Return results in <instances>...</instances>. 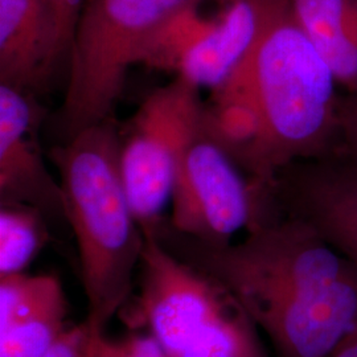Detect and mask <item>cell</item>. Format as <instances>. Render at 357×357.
<instances>
[{"label": "cell", "instance_id": "cell-19", "mask_svg": "<svg viewBox=\"0 0 357 357\" xmlns=\"http://www.w3.org/2000/svg\"><path fill=\"white\" fill-rule=\"evenodd\" d=\"M59 26L65 50L69 53L77 20L85 0H45Z\"/></svg>", "mask_w": 357, "mask_h": 357}, {"label": "cell", "instance_id": "cell-15", "mask_svg": "<svg viewBox=\"0 0 357 357\" xmlns=\"http://www.w3.org/2000/svg\"><path fill=\"white\" fill-rule=\"evenodd\" d=\"M178 357H266L257 327L238 303L213 321Z\"/></svg>", "mask_w": 357, "mask_h": 357}, {"label": "cell", "instance_id": "cell-4", "mask_svg": "<svg viewBox=\"0 0 357 357\" xmlns=\"http://www.w3.org/2000/svg\"><path fill=\"white\" fill-rule=\"evenodd\" d=\"M204 0H85L68 53L59 128L65 141L112 118L128 68L178 13Z\"/></svg>", "mask_w": 357, "mask_h": 357}, {"label": "cell", "instance_id": "cell-16", "mask_svg": "<svg viewBox=\"0 0 357 357\" xmlns=\"http://www.w3.org/2000/svg\"><path fill=\"white\" fill-rule=\"evenodd\" d=\"M96 357H169L165 348L150 333L132 332L122 339H109L100 333Z\"/></svg>", "mask_w": 357, "mask_h": 357}, {"label": "cell", "instance_id": "cell-6", "mask_svg": "<svg viewBox=\"0 0 357 357\" xmlns=\"http://www.w3.org/2000/svg\"><path fill=\"white\" fill-rule=\"evenodd\" d=\"M171 203L168 225L211 246H227L237 231L278 217L273 190L243 172L204 118L180 160Z\"/></svg>", "mask_w": 357, "mask_h": 357}, {"label": "cell", "instance_id": "cell-10", "mask_svg": "<svg viewBox=\"0 0 357 357\" xmlns=\"http://www.w3.org/2000/svg\"><path fill=\"white\" fill-rule=\"evenodd\" d=\"M206 33L178 65L176 76L199 89H215L243 64L287 0H216Z\"/></svg>", "mask_w": 357, "mask_h": 357}, {"label": "cell", "instance_id": "cell-5", "mask_svg": "<svg viewBox=\"0 0 357 357\" xmlns=\"http://www.w3.org/2000/svg\"><path fill=\"white\" fill-rule=\"evenodd\" d=\"M203 118L200 89L175 76L149 94L119 130L121 175L143 234H153L166 220L180 160Z\"/></svg>", "mask_w": 357, "mask_h": 357}, {"label": "cell", "instance_id": "cell-1", "mask_svg": "<svg viewBox=\"0 0 357 357\" xmlns=\"http://www.w3.org/2000/svg\"><path fill=\"white\" fill-rule=\"evenodd\" d=\"M222 286L271 342L277 357H327L357 326V268L293 217L211 246L172 229L151 234Z\"/></svg>", "mask_w": 357, "mask_h": 357}, {"label": "cell", "instance_id": "cell-17", "mask_svg": "<svg viewBox=\"0 0 357 357\" xmlns=\"http://www.w3.org/2000/svg\"><path fill=\"white\" fill-rule=\"evenodd\" d=\"M102 330L85 319L81 324L66 328L44 357H96V343Z\"/></svg>", "mask_w": 357, "mask_h": 357}, {"label": "cell", "instance_id": "cell-13", "mask_svg": "<svg viewBox=\"0 0 357 357\" xmlns=\"http://www.w3.org/2000/svg\"><path fill=\"white\" fill-rule=\"evenodd\" d=\"M45 220L35 206L0 203V277L26 273L50 240Z\"/></svg>", "mask_w": 357, "mask_h": 357}, {"label": "cell", "instance_id": "cell-11", "mask_svg": "<svg viewBox=\"0 0 357 357\" xmlns=\"http://www.w3.org/2000/svg\"><path fill=\"white\" fill-rule=\"evenodd\" d=\"M68 59L45 0H0V84L33 93Z\"/></svg>", "mask_w": 357, "mask_h": 357}, {"label": "cell", "instance_id": "cell-9", "mask_svg": "<svg viewBox=\"0 0 357 357\" xmlns=\"http://www.w3.org/2000/svg\"><path fill=\"white\" fill-rule=\"evenodd\" d=\"M44 116L33 93L0 84V203L65 218L60 181L48 171L38 142Z\"/></svg>", "mask_w": 357, "mask_h": 357}, {"label": "cell", "instance_id": "cell-7", "mask_svg": "<svg viewBox=\"0 0 357 357\" xmlns=\"http://www.w3.org/2000/svg\"><path fill=\"white\" fill-rule=\"evenodd\" d=\"M141 290L126 312L131 328H144L178 357L203 332L237 303L222 286L144 236Z\"/></svg>", "mask_w": 357, "mask_h": 357}, {"label": "cell", "instance_id": "cell-3", "mask_svg": "<svg viewBox=\"0 0 357 357\" xmlns=\"http://www.w3.org/2000/svg\"><path fill=\"white\" fill-rule=\"evenodd\" d=\"M228 78L246 90L261 116L268 185L273 187L278 172L294 162L333 153L342 100L339 84L294 17L290 0Z\"/></svg>", "mask_w": 357, "mask_h": 357}, {"label": "cell", "instance_id": "cell-20", "mask_svg": "<svg viewBox=\"0 0 357 357\" xmlns=\"http://www.w3.org/2000/svg\"><path fill=\"white\" fill-rule=\"evenodd\" d=\"M327 357H357V326L345 335Z\"/></svg>", "mask_w": 357, "mask_h": 357}, {"label": "cell", "instance_id": "cell-2", "mask_svg": "<svg viewBox=\"0 0 357 357\" xmlns=\"http://www.w3.org/2000/svg\"><path fill=\"white\" fill-rule=\"evenodd\" d=\"M59 169L65 220L76 237L86 320L105 331L128 303L144 234L119 166V130L112 118L78 131L50 153Z\"/></svg>", "mask_w": 357, "mask_h": 357}, {"label": "cell", "instance_id": "cell-12", "mask_svg": "<svg viewBox=\"0 0 357 357\" xmlns=\"http://www.w3.org/2000/svg\"><path fill=\"white\" fill-rule=\"evenodd\" d=\"M290 7L337 84L357 93V0H290Z\"/></svg>", "mask_w": 357, "mask_h": 357}, {"label": "cell", "instance_id": "cell-18", "mask_svg": "<svg viewBox=\"0 0 357 357\" xmlns=\"http://www.w3.org/2000/svg\"><path fill=\"white\" fill-rule=\"evenodd\" d=\"M357 166V93L342 97L337 139L333 153Z\"/></svg>", "mask_w": 357, "mask_h": 357}, {"label": "cell", "instance_id": "cell-14", "mask_svg": "<svg viewBox=\"0 0 357 357\" xmlns=\"http://www.w3.org/2000/svg\"><path fill=\"white\" fill-rule=\"evenodd\" d=\"M66 302L0 324V357H44L65 328Z\"/></svg>", "mask_w": 357, "mask_h": 357}, {"label": "cell", "instance_id": "cell-8", "mask_svg": "<svg viewBox=\"0 0 357 357\" xmlns=\"http://www.w3.org/2000/svg\"><path fill=\"white\" fill-rule=\"evenodd\" d=\"M273 196L280 216L306 222L357 268V166L336 153L294 162Z\"/></svg>", "mask_w": 357, "mask_h": 357}]
</instances>
